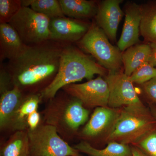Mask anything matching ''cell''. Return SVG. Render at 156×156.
<instances>
[{"mask_svg":"<svg viewBox=\"0 0 156 156\" xmlns=\"http://www.w3.org/2000/svg\"><path fill=\"white\" fill-rule=\"evenodd\" d=\"M132 156H148L140 149L134 145H131Z\"/></svg>","mask_w":156,"mask_h":156,"instance_id":"f546056e","label":"cell"},{"mask_svg":"<svg viewBox=\"0 0 156 156\" xmlns=\"http://www.w3.org/2000/svg\"><path fill=\"white\" fill-rule=\"evenodd\" d=\"M50 18L64 17L59 0H23L22 7H29Z\"/></svg>","mask_w":156,"mask_h":156,"instance_id":"7402d4cb","label":"cell"},{"mask_svg":"<svg viewBox=\"0 0 156 156\" xmlns=\"http://www.w3.org/2000/svg\"><path fill=\"white\" fill-rule=\"evenodd\" d=\"M31 156H75L79 152L62 139L53 126L42 122L28 131Z\"/></svg>","mask_w":156,"mask_h":156,"instance_id":"ba28073f","label":"cell"},{"mask_svg":"<svg viewBox=\"0 0 156 156\" xmlns=\"http://www.w3.org/2000/svg\"><path fill=\"white\" fill-rule=\"evenodd\" d=\"M50 20L30 7H22L9 23L17 32L23 43L30 46L50 40Z\"/></svg>","mask_w":156,"mask_h":156,"instance_id":"52a82bcc","label":"cell"},{"mask_svg":"<svg viewBox=\"0 0 156 156\" xmlns=\"http://www.w3.org/2000/svg\"><path fill=\"white\" fill-rule=\"evenodd\" d=\"M67 44L50 40L26 46L17 58L5 63L14 87L26 95L41 93L56 77Z\"/></svg>","mask_w":156,"mask_h":156,"instance_id":"6da1fadb","label":"cell"},{"mask_svg":"<svg viewBox=\"0 0 156 156\" xmlns=\"http://www.w3.org/2000/svg\"><path fill=\"white\" fill-rule=\"evenodd\" d=\"M17 87L0 93V131L3 139L5 136L10 122L24 97Z\"/></svg>","mask_w":156,"mask_h":156,"instance_id":"2e32d148","label":"cell"},{"mask_svg":"<svg viewBox=\"0 0 156 156\" xmlns=\"http://www.w3.org/2000/svg\"><path fill=\"white\" fill-rule=\"evenodd\" d=\"M108 71L73 44H67L62 54L58 72L53 82L40 93L42 102L54 97L63 87L86 79L92 80L95 75L105 77Z\"/></svg>","mask_w":156,"mask_h":156,"instance_id":"3957f363","label":"cell"},{"mask_svg":"<svg viewBox=\"0 0 156 156\" xmlns=\"http://www.w3.org/2000/svg\"><path fill=\"white\" fill-rule=\"evenodd\" d=\"M41 113L42 122L54 127L69 143L76 138L80 127L88 122L90 111L80 101L61 89L46 102Z\"/></svg>","mask_w":156,"mask_h":156,"instance_id":"7a4b0ae2","label":"cell"},{"mask_svg":"<svg viewBox=\"0 0 156 156\" xmlns=\"http://www.w3.org/2000/svg\"><path fill=\"white\" fill-rule=\"evenodd\" d=\"M151 51L149 44H140L132 46L123 52L122 59L125 74L130 76L136 69L148 62Z\"/></svg>","mask_w":156,"mask_h":156,"instance_id":"e0dca14e","label":"cell"},{"mask_svg":"<svg viewBox=\"0 0 156 156\" xmlns=\"http://www.w3.org/2000/svg\"><path fill=\"white\" fill-rule=\"evenodd\" d=\"M140 86L143 94L146 98L156 105V76Z\"/></svg>","mask_w":156,"mask_h":156,"instance_id":"484cf974","label":"cell"},{"mask_svg":"<svg viewBox=\"0 0 156 156\" xmlns=\"http://www.w3.org/2000/svg\"><path fill=\"white\" fill-rule=\"evenodd\" d=\"M91 24L82 20L66 16L50 19V40L67 44L77 43L87 33Z\"/></svg>","mask_w":156,"mask_h":156,"instance_id":"8fae6325","label":"cell"},{"mask_svg":"<svg viewBox=\"0 0 156 156\" xmlns=\"http://www.w3.org/2000/svg\"><path fill=\"white\" fill-rule=\"evenodd\" d=\"M14 87L11 76L6 67V64H0V93L12 89Z\"/></svg>","mask_w":156,"mask_h":156,"instance_id":"4316f807","label":"cell"},{"mask_svg":"<svg viewBox=\"0 0 156 156\" xmlns=\"http://www.w3.org/2000/svg\"><path fill=\"white\" fill-rule=\"evenodd\" d=\"M63 14L66 17L83 20L95 17L98 5L95 2L87 0H59Z\"/></svg>","mask_w":156,"mask_h":156,"instance_id":"d6986e66","label":"cell"},{"mask_svg":"<svg viewBox=\"0 0 156 156\" xmlns=\"http://www.w3.org/2000/svg\"><path fill=\"white\" fill-rule=\"evenodd\" d=\"M0 156H31L28 131H16L1 141Z\"/></svg>","mask_w":156,"mask_h":156,"instance_id":"ac0fdd59","label":"cell"},{"mask_svg":"<svg viewBox=\"0 0 156 156\" xmlns=\"http://www.w3.org/2000/svg\"><path fill=\"white\" fill-rule=\"evenodd\" d=\"M104 79L108 87L109 107L119 108L143 104L136 93L134 83L124 72L108 71Z\"/></svg>","mask_w":156,"mask_h":156,"instance_id":"30bf717a","label":"cell"},{"mask_svg":"<svg viewBox=\"0 0 156 156\" xmlns=\"http://www.w3.org/2000/svg\"><path fill=\"white\" fill-rule=\"evenodd\" d=\"M149 44L151 51L148 63L156 68V43H150Z\"/></svg>","mask_w":156,"mask_h":156,"instance_id":"f1b7e54d","label":"cell"},{"mask_svg":"<svg viewBox=\"0 0 156 156\" xmlns=\"http://www.w3.org/2000/svg\"><path fill=\"white\" fill-rule=\"evenodd\" d=\"M140 34L146 42L156 43V4L140 5Z\"/></svg>","mask_w":156,"mask_h":156,"instance_id":"44dd1931","label":"cell"},{"mask_svg":"<svg viewBox=\"0 0 156 156\" xmlns=\"http://www.w3.org/2000/svg\"><path fill=\"white\" fill-rule=\"evenodd\" d=\"M156 129V120L144 105L121 108L114 130L106 144L114 141L134 145Z\"/></svg>","mask_w":156,"mask_h":156,"instance_id":"277c9868","label":"cell"},{"mask_svg":"<svg viewBox=\"0 0 156 156\" xmlns=\"http://www.w3.org/2000/svg\"><path fill=\"white\" fill-rule=\"evenodd\" d=\"M156 76V68L146 62L136 69L129 77L133 83L139 85L147 83Z\"/></svg>","mask_w":156,"mask_h":156,"instance_id":"cb8c5ba5","label":"cell"},{"mask_svg":"<svg viewBox=\"0 0 156 156\" xmlns=\"http://www.w3.org/2000/svg\"><path fill=\"white\" fill-rule=\"evenodd\" d=\"M122 0H103L97 4L95 22L112 43L116 41L117 30L125 15L120 5Z\"/></svg>","mask_w":156,"mask_h":156,"instance_id":"7c38bea8","label":"cell"},{"mask_svg":"<svg viewBox=\"0 0 156 156\" xmlns=\"http://www.w3.org/2000/svg\"><path fill=\"white\" fill-rule=\"evenodd\" d=\"M26 46L9 23H0V62L17 58Z\"/></svg>","mask_w":156,"mask_h":156,"instance_id":"9a60e30c","label":"cell"},{"mask_svg":"<svg viewBox=\"0 0 156 156\" xmlns=\"http://www.w3.org/2000/svg\"><path fill=\"white\" fill-rule=\"evenodd\" d=\"M150 110L156 120V107L154 105H150Z\"/></svg>","mask_w":156,"mask_h":156,"instance_id":"4dcf8cb0","label":"cell"},{"mask_svg":"<svg viewBox=\"0 0 156 156\" xmlns=\"http://www.w3.org/2000/svg\"><path fill=\"white\" fill-rule=\"evenodd\" d=\"M28 131H33L38 128L42 122V118L41 112L38 111L30 114L27 119Z\"/></svg>","mask_w":156,"mask_h":156,"instance_id":"83f0119b","label":"cell"},{"mask_svg":"<svg viewBox=\"0 0 156 156\" xmlns=\"http://www.w3.org/2000/svg\"><path fill=\"white\" fill-rule=\"evenodd\" d=\"M148 156H156V129L135 144Z\"/></svg>","mask_w":156,"mask_h":156,"instance_id":"d4e9b609","label":"cell"},{"mask_svg":"<svg viewBox=\"0 0 156 156\" xmlns=\"http://www.w3.org/2000/svg\"><path fill=\"white\" fill-rule=\"evenodd\" d=\"M121 109L108 106L96 108L85 126L79 130L76 138L101 149L114 130Z\"/></svg>","mask_w":156,"mask_h":156,"instance_id":"8992f818","label":"cell"},{"mask_svg":"<svg viewBox=\"0 0 156 156\" xmlns=\"http://www.w3.org/2000/svg\"><path fill=\"white\" fill-rule=\"evenodd\" d=\"M21 8V0H0V23H9Z\"/></svg>","mask_w":156,"mask_h":156,"instance_id":"603a6c76","label":"cell"},{"mask_svg":"<svg viewBox=\"0 0 156 156\" xmlns=\"http://www.w3.org/2000/svg\"><path fill=\"white\" fill-rule=\"evenodd\" d=\"M77 43L80 50L92 55L98 64L108 71L121 70L122 52L117 46L111 44L106 34L95 21L91 23L87 33Z\"/></svg>","mask_w":156,"mask_h":156,"instance_id":"5b68a950","label":"cell"},{"mask_svg":"<svg viewBox=\"0 0 156 156\" xmlns=\"http://www.w3.org/2000/svg\"><path fill=\"white\" fill-rule=\"evenodd\" d=\"M62 89L80 101L88 109L108 106V85L101 76L83 83L67 85Z\"/></svg>","mask_w":156,"mask_h":156,"instance_id":"9c48e42d","label":"cell"},{"mask_svg":"<svg viewBox=\"0 0 156 156\" xmlns=\"http://www.w3.org/2000/svg\"><path fill=\"white\" fill-rule=\"evenodd\" d=\"M75 156H83L79 152L78 154H77Z\"/></svg>","mask_w":156,"mask_h":156,"instance_id":"1f68e13d","label":"cell"},{"mask_svg":"<svg viewBox=\"0 0 156 156\" xmlns=\"http://www.w3.org/2000/svg\"><path fill=\"white\" fill-rule=\"evenodd\" d=\"M41 102L40 93L25 94L12 117L5 137L7 136L9 137L16 131H28L27 122V117L30 114L38 111L39 104Z\"/></svg>","mask_w":156,"mask_h":156,"instance_id":"5bb4252c","label":"cell"},{"mask_svg":"<svg viewBox=\"0 0 156 156\" xmlns=\"http://www.w3.org/2000/svg\"><path fill=\"white\" fill-rule=\"evenodd\" d=\"M125 20L117 47L122 52L139 42L141 14L140 5L128 2L125 7Z\"/></svg>","mask_w":156,"mask_h":156,"instance_id":"4fadbf2b","label":"cell"},{"mask_svg":"<svg viewBox=\"0 0 156 156\" xmlns=\"http://www.w3.org/2000/svg\"><path fill=\"white\" fill-rule=\"evenodd\" d=\"M73 147L88 156H132L131 145L114 141L108 142L103 149L93 147L84 141H80Z\"/></svg>","mask_w":156,"mask_h":156,"instance_id":"ffe728a7","label":"cell"}]
</instances>
